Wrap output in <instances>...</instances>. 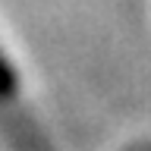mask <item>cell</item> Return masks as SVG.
I'll list each match as a JSON object with an SVG mask.
<instances>
[{"label":"cell","mask_w":151,"mask_h":151,"mask_svg":"<svg viewBox=\"0 0 151 151\" xmlns=\"http://www.w3.org/2000/svg\"><path fill=\"white\" fill-rule=\"evenodd\" d=\"M13 94H16V73H13L9 60L0 50V101H9Z\"/></svg>","instance_id":"cell-1"}]
</instances>
